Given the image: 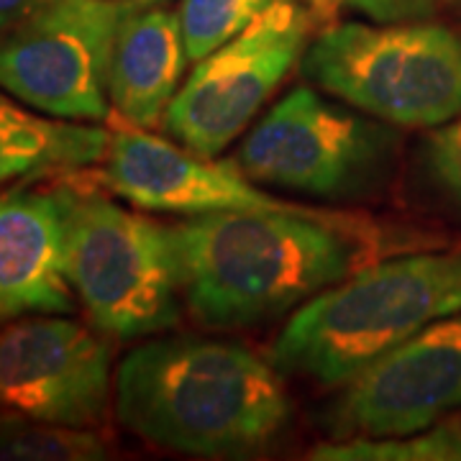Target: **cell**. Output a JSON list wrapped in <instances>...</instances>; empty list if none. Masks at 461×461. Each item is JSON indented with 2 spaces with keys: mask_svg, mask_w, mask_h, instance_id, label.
I'll use <instances>...</instances> for the list:
<instances>
[{
  "mask_svg": "<svg viewBox=\"0 0 461 461\" xmlns=\"http://www.w3.org/2000/svg\"><path fill=\"white\" fill-rule=\"evenodd\" d=\"M369 226L354 218L221 211L169 229L180 290L193 318L239 329L287 313L357 272Z\"/></svg>",
  "mask_w": 461,
  "mask_h": 461,
  "instance_id": "6da1fadb",
  "label": "cell"
},
{
  "mask_svg": "<svg viewBox=\"0 0 461 461\" xmlns=\"http://www.w3.org/2000/svg\"><path fill=\"white\" fill-rule=\"evenodd\" d=\"M115 418L149 444L195 456H244L290 418L280 369L239 344L195 336L133 348L115 372Z\"/></svg>",
  "mask_w": 461,
  "mask_h": 461,
  "instance_id": "7a4b0ae2",
  "label": "cell"
},
{
  "mask_svg": "<svg viewBox=\"0 0 461 461\" xmlns=\"http://www.w3.org/2000/svg\"><path fill=\"white\" fill-rule=\"evenodd\" d=\"M461 313V251L411 254L354 272L311 297L282 329L272 364L339 387L415 333Z\"/></svg>",
  "mask_w": 461,
  "mask_h": 461,
  "instance_id": "3957f363",
  "label": "cell"
},
{
  "mask_svg": "<svg viewBox=\"0 0 461 461\" xmlns=\"http://www.w3.org/2000/svg\"><path fill=\"white\" fill-rule=\"evenodd\" d=\"M303 72L351 108L395 126L461 115V36L438 23H339L315 36Z\"/></svg>",
  "mask_w": 461,
  "mask_h": 461,
  "instance_id": "277c9868",
  "label": "cell"
},
{
  "mask_svg": "<svg viewBox=\"0 0 461 461\" xmlns=\"http://www.w3.org/2000/svg\"><path fill=\"white\" fill-rule=\"evenodd\" d=\"M65 205L67 277L90 323L121 341L180 321V277L169 229L75 185Z\"/></svg>",
  "mask_w": 461,
  "mask_h": 461,
  "instance_id": "5b68a950",
  "label": "cell"
},
{
  "mask_svg": "<svg viewBox=\"0 0 461 461\" xmlns=\"http://www.w3.org/2000/svg\"><path fill=\"white\" fill-rule=\"evenodd\" d=\"M397 133L362 113L297 87L264 115L239 149V169L254 182L313 198L369 195L387 177Z\"/></svg>",
  "mask_w": 461,
  "mask_h": 461,
  "instance_id": "8992f818",
  "label": "cell"
},
{
  "mask_svg": "<svg viewBox=\"0 0 461 461\" xmlns=\"http://www.w3.org/2000/svg\"><path fill=\"white\" fill-rule=\"evenodd\" d=\"M133 5L141 3L44 0L0 33V90L54 118L111 121V54Z\"/></svg>",
  "mask_w": 461,
  "mask_h": 461,
  "instance_id": "52a82bcc",
  "label": "cell"
},
{
  "mask_svg": "<svg viewBox=\"0 0 461 461\" xmlns=\"http://www.w3.org/2000/svg\"><path fill=\"white\" fill-rule=\"evenodd\" d=\"M308 32L311 14L297 0H275L244 32L195 62L167 105V131L200 157L221 154L305 54Z\"/></svg>",
  "mask_w": 461,
  "mask_h": 461,
  "instance_id": "ba28073f",
  "label": "cell"
},
{
  "mask_svg": "<svg viewBox=\"0 0 461 461\" xmlns=\"http://www.w3.org/2000/svg\"><path fill=\"white\" fill-rule=\"evenodd\" d=\"M111 400V348L65 315H21L0 326V412L95 429Z\"/></svg>",
  "mask_w": 461,
  "mask_h": 461,
  "instance_id": "9c48e42d",
  "label": "cell"
},
{
  "mask_svg": "<svg viewBox=\"0 0 461 461\" xmlns=\"http://www.w3.org/2000/svg\"><path fill=\"white\" fill-rule=\"evenodd\" d=\"M461 411V313L446 315L382 354L333 412L339 438H387L426 430Z\"/></svg>",
  "mask_w": 461,
  "mask_h": 461,
  "instance_id": "30bf717a",
  "label": "cell"
},
{
  "mask_svg": "<svg viewBox=\"0 0 461 461\" xmlns=\"http://www.w3.org/2000/svg\"><path fill=\"white\" fill-rule=\"evenodd\" d=\"M100 182L141 211L159 213H221V211H280L339 218V213L297 205L251 185L241 169L211 165L190 149H180L141 129L111 133Z\"/></svg>",
  "mask_w": 461,
  "mask_h": 461,
  "instance_id": "8fae6325",
  "label": "cell"
},
{
  "mask_svg": "<svg viewBox=\"0 0 461 461\" xmlns=\"http://www.w3.org/2000/svg\"><path fill=\"white\" fill-rule=\"evenodd\" d=\"M72 311L59 190L0 195V321Z\"/></svg>",
  "mask_w": 461,
  "mask_h": 461,
  "instance_id": "7c38bea8",
  "label": "cell"
},
{
  "mask_svg": "<svg viewBox=\"0 0 461 461\" xmlns=\"http://www.w3.org/2000/svg\"><path fill=\"white\" fill-rule=\"evenodd\" d=\"M190 62L177 11L133 5L115 33L108 98L111 108L136 129L165 121Z\"/></svg>",
  "mask_w": 461,
  "mask_h": 461,
  "instance_id": "4fadbf2b",
  "label": "cell"
},
{
  "mask_svg": "<svg viewBox=\"0 0 461 461\" xmlns=\"http://www.w3.org/2000/svg\"><path fill=\"white\" fill-rule=\"evenodd\" d=\"M108 144L105 129L36 113L0 93V185L98 165Z\"/></svg>",
  "mask_w": 461,
  "mask_h": 461,
  "instance_id": "5bb4252c",
  "label": "cell"
},
{
  "mask_svg": "<svg viewBox=\"0 0 461 461\" xmlns=\"http://www.w3.org/2000/svg\"><path fill=\"white\" fill-rule=\"evenodd\" d=\"M111 448L95 430L0 412V461H98Z\"/></svg>",
  "mask_w": 461,
  "mask_h": 461,
  "instance_id": "9a60e30c",
  "label": "cell"
},
{
  "mask_svg": "<svg viewBox=\"0 0 461 461\" xmlns=\"http://www.w3.org/2000/svg\"><path fill=\"white\" fill-rule=\"evenodd\" d=\"M313 461H461V420L448 418L408 436L318 444L308 454Z\"/></svg>",
  "mask_w": 461,
  "mask_h": 461,
  "instance_id": "2e32d148",
  "label": "cell"
},
{
  "mask_svg": "<svg viewBox=\"0 0 461 461\" xmlns=\"http://www.w3.org/2000/svg\"><path fill=\"white\" fill-rule=\"evenodd\" d=\"M275 0H182L180 23L190 62H200L247 29Z\"/></svg>",
  "mask_w": 461,
  "mask_h": 461,
  "instance_id": "e0dca14e",
  "label": "cell"
},
{
  "mask_svg": "<svg viewBox=\"0 0 461 461\" xmlns=\"http://www.w3.org/2000/svg\"><path fill=\"white\" fill-rule=\"evenodd\" d=\"M426 167L430 180L461 208V115L436 126L426 141Z\"/></svg>",
  "mask_w": 461,
  "mask_h": 461,
  "instance_id": "ac0fdd59",
  "label": "cell"
},
{
  "mask_svg": "<svg viewBox=\"0 0 461 461\" xmlns=\"http://www.w3.org/2000/svg\"><path fill=\"white\" fill-rule=\"evenodd\" d=\"M44 0H0V33L33 14Z\"/></svg>",
  "mask_w": 461,
  "mask_h": 461,
  "instance_id": "d6986e66",
  "label": "cell"
},
{
  "mask_svg": "<svg viewBox=\"0 0 461 461\" xmlns=\"http://www.w3.org/2000/svg\"><path fill=\"white\" fill-rule=\"evenodd\" d=\"M418 3L420 0H357L354 5H362L364 11L377 18H393L400 14H411Z\"/></svg>",
  "mask_w": 461,
  "mask_h": 461,
  "instance_id": "ffe728a7",
  "label": "cell"
},
{
  "mask_svg": "<svg viewBox=\"0 0 461 461\" xmlns=\"http://www.w3.org/2000/svg\"><path fill=\"white\" fill-rule=\"evenodd\" d=\"M311 3H313V8L321 16H329V14H333L339 5H344V3H357V0H311Z\"/></svg>",
  "mask_w": 461,
  "mask_h": 461,
  "instance_id": "44dd1931",
  "label": "cell"
},
{
  "mask_svg": "<svg viewBox=\"0 0 461 461\" xmlns=\"http://www.w3.org/2000/svg\"><path fill=\"white\" fill-rule=\"evenodd\" d=\"M123 3H141V5H147V3H154V0H123Z\"/></svg>",
  "mask_w": 461,
  "mask_h": 461,
  "instance_id": "7402d4cb",
  "label": "cell"
},
{
  "mask_svg": "<svg viewBox=\"0 0 461 461\" xmlns=\"http://www.w3.org/2000/svg\"><path fill=\"white\" fill-rule=\"evenodd\" d=\"M0 326H3V321H0Z\"/></svg>",
  "mask_w": 461,
  "mask_h": 461,
  "instance_id": "603a6c76",
  "label": "cell"
}]
</instances>
